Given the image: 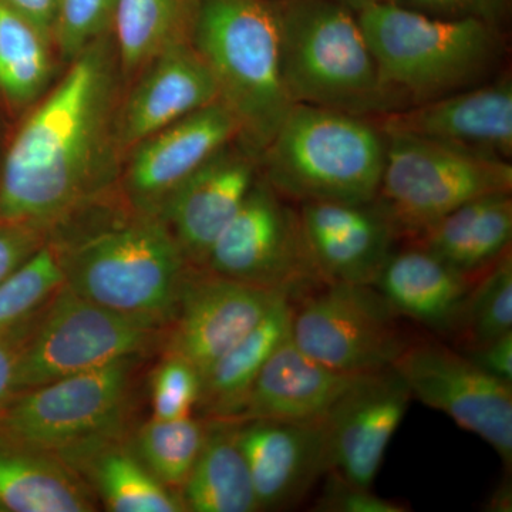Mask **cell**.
Here are the masks:
<instances>
[{
    "label": "cell",
    "instance_id": "f546056e",
    "mask_svg": "<svg viewBox=\"0 0 512 512\" xmlns=\"http://www.w3.org/2000/svg\"><path fill=\"white\" fill-rule=\"evenodd\" d=\"M207 421L151 419L131 441L138 458L160 483L181 494L204 444Z\"/></svg>",
    "mask_w": 512,
    "mask_h": 512
},
{
    "label": "cell",
    "instance_id": "b9f144b4",
    "mask_svg": "<svg viewBox=\"0 0 512 512\" xmlns=\"http://www.w3.org/2000/svg\"><path fill=\"white\" fill-rule=\"evenodd\" d=\"M336 2L342 3V5L353 10V12L359 13L362 12L363 9L375 5L377 2H382V0H336Z\"/></svg>",
    "mask_w": 512,
    "mask_h": 512
},
{
    "label": "cell",
    "instance_id": "7402d4cb",
    "mask_svg": "<svg viewBox=\"0 0 512 512\" xmlns=\"http://www.w3.org/2000/svg\"><path fill=\"white\" fill-rule=\"evenodd\" d=\"M473 284L412 242L393 252L373 286L403 318L456 338Z\"/></svg>",
    "mask_w": 512,
    "mask_h": 512
},
{
    "label": "cell",
    "instance_id": "9a60e30c",
    "mask_svg": "<svg viewBox=\"0 0 512 512\" xmlns=\"http://www.w3.org/2000/svg\"><path fill=\"white\" fill-rule=\"evenodd\" d=\"M386 134H406L488 158L512 156V82L501 76L471 89L384 114Z\"/></svg>",
    "mask_w": 512,
    "mask_h": 512
},
{
    "label": "cell",
    "instance_id": "8992f818",
    "mask_svg": "<svg viewBox=\"0 0 512 512\" xmlns=\"http://www.w3.org/2000/svg\"><path fill=\"white\" fill-rule=\"evenodd\" d=\"M281 69L293 104L382 117L394 106L357 13L336 0H276Z\"/></svg>",
    "mask_w": 512,
    "mask_h": 512
},
{
    "label": "cell",
    "instance_id": "277c9868",
    "mask_svg": "<svg viewBox=\"0 0 512 512\" xmlns=\"http://www.w3.org/2000/svg\"><path fill=\"white\" fill-rule=\"evenodd\" d=\"M237 121V141L259 158L295 104L286 93L276 0H200L191 36Z\"/></svg>",
    "mask_w": 512,
    "mask_h": 512
},
{
    "label": "cell",
    "instance_id": "5bb4252c",
    "mask_svg": "<svg viewBox=\"0 0 512 512\" xmlns=\"http://www.w3.org/2000/svg\"><path fill=\"white\" fill-rule=\"evenodd\" d=\"M412 400L392 367L359 380L323 420L328 471L372 488Z\"/></svg>",
    "mask_w": 512,
    "mask_h": 512
},
{
    "label": "cell",
    "instance_id": "ffe728a7",
    "mask_svg": "<svg viewBox=\"0 0 512 512\" xmlns=\"http://www.w3.org/2000/svg\"><path fill=\"white\" fill-rule=\"evenodd\" d=\"M218 97L207 63L191 42L171 46L146 67L116 121L117 144L136 147Z\"/></svg>",
    "mask_w": 512,
    "mask_h": 512
},
{
    "label": "cell",
    "instance_id": "7bdbcfd3",
    "mask_svg": "<svg viewBox=\"0 0 512 512\" xmlns=\"http://www.w3.org/2000/svg\"><path fill=\"white\" fill-rule=\"evenodd\" d=\"M0 512H6L5 508H3V505L0 504Z\"/></svg>",
    "mask_w": 512,
    "mask_h": 512
},
{
    "label": "cell",
    "instance_id": "836d02e7",
    "mask_svg": "<svg viewBox=\"0 0 512 512\" xmlns=\"http://www.w3.org/2000/svg\"><path fill=\"white\" fill-rule=\"evenodd\" d=\"M201 376L180 357L165 355L151 383L154 419L174 420L191 416L200 400Z\"/></svg>",
    "mask_w": 512,
    "mask_h": 512
},
{
    "label": "cell",
    "instance_id": "d6986e66",
    "mask_svg": "<svg viewBox=\"0 0 512 512\" xmlns=\"http://www.w3.org/2000/svg\"><path fill=\"white\" fill-rule=\"evenodd\" d=\"M235 434L247 461L259 511L299 503L328 473L323 421L242 420L237 421Z\"/></svg>",
    "mask_w": 512,
    "mask_h": 512
},
{
    "label": "cell",
    "instance_id": "e575fe53",
    "mask_svg": "<svg viewBox=\"0 0 512 512\" xmlns=\"http://www.w3.org/2000/svg\"><path fill=\"white\" fill-rule=\"evenodd\" d=\"M322 494L313 510L320 512H406L403 504L384 500L370 488L359 487L339 476L335 471L325 474Z\"/></svg>",
    "mask_w": 512,
    "mask_h": 512
},
{
    "label": "cell",
    "instance_id": "d590c367",
    "mask_svg": "<svg viewBox=\"0 0 512 512\" xmlns=\"http://www.w3.org/2000/svg\"><path fill=\"white\" fill-rule=\"evenodd\" d=\"M431 18L477 19L500 28L507 0H384Z\"/></svg>",
    "mask_w": 512,
    "mask_h": 512
},
{
    "label": "cell",
    "instance_id": "7a4b0ae2",
    "mask_svg": "<svg viewBox=\"0 0 512 512\" xmlns=\"http://www.w3.org/2000/svg\"><path fill=\"white\" fill-rule=\"evenodd\" d=\"M394 111L495 79L505 55L500 28L439 19L377 2L357 13Z\"/></svg>",
    "mask_w": 512,
    "mask_h": 512
},
{
    "label": "cell",
    "instance_id": "60d3db41",
    "mask_svg": "<svg viewBox=\"0 0 512 512\" xmlns=\"http://www.w3.org/2000/svg\"><path fill=\"white\" fill-rule=\"evenodd\" d=\"M510 500V487L507 488V485H504L495 493L493 501H491V507H493V511H507V507H510Z\"/></svg>",
    "mask_w": 512,
    "mask_h": 512
},
{
    "label": "cell",
    "instance_id": "ab89813d",
    "mask_svg": "<svg viewBox=\"0 0 512 512\" xmlns=\"http://www.w3.org/2000/svg\"><path fill=\"white\" fill-rule=\"evenodd\" d=\"M53 42L57 3L59 0H6Z\"/></svg>",
    "mask_w": 512,
    "mask_h": 512
},
{
    "label": "cell",
    "instance_id": "484cf974",
    "mask_svg": "<svg viewBox=\"0 0 512 512\" xmlns=\"http://www.w3.org/2000/svg\"><path fill=\"white\" fill-rule=\"evenodd\" d=\"M0 504L6 512L96 511L92 488L59 458L3 446Z\"/></svg>",
    "mask_w": 512,
    "mask_h": 512
},
{
    "label": "cell",
    "instance_id": "4316f807",
    "mask_svg": "<svg viewBox=\"0 0 512 512\" xmlns=\"http://www.w3.org/2000/svg\"><path fill=\"white\" fill-rule=\"evenodd\" d=\"M205 421L200 456L181 488L187 511H259L247 461L237 443V420Z\"/></svg>",
    "mask_w": 512,
    "mask_h": 512
},
{
    "label": "cell",
    "instance_id": "603a6c76",
    "mask_svg": "<svg viewBox=\"0 0 512 512\" xmlns=\"http://www.w3.org/2000/svg\"><path fill=\"white\" fill-rule=\"evenodd\" d=\"M511 239V192H494L461 205L412 242L474 282L511 251Z\"/></svg>",
    "mask_w": 512,
    "mask_h": 512
},
{
    "label": "cell",
    "instance_id": "4dcf8cb0",
    "mask_svg": "<svg viewBox=\"0 0 512 512\" xmlns=\"http://www.w3.org/2000/svg\"><path fill=\"white\" fill-rule=\"evenodd\" d=\"M512 332V255L501 256L474 281L456 339L471 349Z\"/></svg>",
    "mask_w": 512,
    "mask_h": 512
},
{
    "label": "cell",
    "instance_id": "3957f363",
    "mask_svg": "<svg viewBox=\"0 0 512 512\" xmlns=\"http://www.w3.org/2000/svg\"><path fill=\"white\" fill-rule=\"evenodd\" d=\"M56 247L64 285L80 298L148 328H170L191 266L160 215L137 211Z\"/></svg>",
    "mask_w": 512,
    "mask_h": 512
},
{
    "label": "cell",
    "instance_id": "44dd1931",
    "mask_svg": "<svg viewBox=\"0 0 512 512\" xmlns=\"http://www.w3.org/2000/svg\"><path fill=\"white\" fill-rule=\"evenodd\" d=\"M365 376L322 365L303 353L291 335L272 353L256 377L238 421L322 423L336 403Z\"/></svg>",
    "mask_w": 512,
    "mask_h": 512
},
{
    "label": "cell",
    "instance_id": "52a82bcc",
    "mask_svg": "<svg viewBox=\"0 0 512 512\" xmlns=\"http://www.w3.org/2000/svg\"><path fill=\"white\" fill-rule=\"evenodd\" d=\"M141 356L19 393L0 409V446L59 458L124 436L133 376Z\"/></svg>",
    "mask_w": 512,
    "mask_h": 512
},
{
    "label": "cell",
    "instance_id": "74e56055",
    "mask_svg": "<svg viewBox=\"0 0 512 512\" xmlns=\"http://www.w3.org/2000/svg\"><path fill=\"white\" fill-rule=\"evenodd\" d=\"M47 235L36 225L0 220V284L46 244Z\"/></svg>",
    "mask_w": 512,
    "mask_h": 512
},
{
    "label": "cell",
    "instance_id": "cb8c5ba5",
    "mask_svg": "<svg viewBox=\"0 0 512 512\" xmlns=\"http://www.w3.org/2000/svg\"><path fill=\"white\" fill-rule=\"evenodd\" d=\"M292 312V296L282 295L258 325L202 376L197 407L207 419H241L256 377L272 353L292 335Z\"/></svg>",
    "mask_w": 512,
    "mask_h": 512
},
{
    "label": "cell",
    "instance_id": "83f0119b",
    "mask_svg": "<svg viewBox=\"0 0 512 512\" xmlns=\"http://www.w3.org/2000/svg\"><path fill=\"white\" fill-rule=\"evenodd\" d=\"M200 0H117L113 26L126 74L146 69L171 46L191 42Z\"/></svg>",
    "mask_w": 512,
    "mask_h": 512
},
{
    "label": "cell",
    "instance_id": "ac0fdd59",
    "mask_svg": "<svg viewBox=\"0 0 512 512\" xmlns=\"http://www.w3.org/2000/svg\"><path fill=\"white\" fill-rule=\"evenodd\" d=\"M258 175V158L232 141L165 201L160 217L192 268L207 264L212 245L237 215Z\"/></svg>",
    "mask_w": 512,
    "mask_h": 512
},
{
    "label": "cell",
    "instance_id": "f1b7e54d",
    "mask_svg": "<svg viewBox=\"0 0 512 512\" xmlns=\"http://www.w3.org/2000/svg\"><path fill=\"white\" fill-rule=\"evenodd\" d=\"M52 40L6 0H0V92L28 104L45 92L52 74Z\"/></svg>",
    "mask_w": 512,
    "mask_h": 512
},
{
    "label": "cell",
    "instance_id": "ba28073f",
    "mask_svg": "<svg viewBox=\"0 0 512 512\" xmlns=\"http://www.w3.org/2000/svg\"><path fill=\"white\" fill-rule=\"evenodd\" d=\"M386 136V161L376 201L402 239L414 241L468 201L512 190L511 161L406 134Z\"/></svg>",
    "mask_w": 512,
    "mask_h": 512
},
{
    "label": "cell",
    "instance_id": "9c48e42d",
    "mask_svg": "<svg viewBox=\"0 0 512 512\" xmlns=\"http://www.w3.org/2000/svg\"><path fill=\"white\" fill-rule=\"evenodd\" d=\"M292 303L293 342L338 372L370 375L390 369L413 340L373 285L323 282Z\"/></svg>",
    "mask_w": 512,
    "mask_h": 512
},
{
    "label": "cell",
    "instance_id": "6da1fadb",
    "mask_svg": "<svg viewBox=\"0 0 512 512\" xmlns=\"http://www.w3.org/2000/svg\"><path fill=\"white\" fill-rule=\"evenodd\" d=\"M116 62L106 37L74 57L20 128L0 177V220L49 232L107 183Z\"/></svg>",
    "mask_w": 512,
    "mask_h": 512
},
{
    "label": "cell",
    "instance_id": "8fae6325",
    "mask_svg": "<svg viewBox=\"0 0 512 512\" xmlns=\"http://www.w3.org/2000/svg\"><path fill=\"white\" fill-rule=\"evenodd\" d=\"M204 268L244 284L289 293L292 298L323 284L299 210L261 174L212 245Z\"/></svg>",
    "mask_w": 512,
    "mask_h": 512
},
{
    "label": "cell",
    "instance_id": "8d00e7d4",
    "mask_svg": "<svg viewBox=\"0 0 512 512\" xmlns=\"http://www.w3.org/2000/svg\"><path fill=\"white\" fill-rule=\"evenodd\" d=\"M43 308L45 305L28 318L0 330V409L18 396L16 377L20 359L35 332Z\"/></svg>",
    "mask_w": 512,
    "mask_h": 512
},
{
    "label": "cell",
    "instance_id": "7c38bea8",
    "mask_svg": "<svg viewBox=\"0 0 512 512\" xmlns=\"http://www.w3.org/2000/svg\"><path fill=\"white\" fill-rule=\"evenodd\" d=\"M392 369L407 384L413 399L487 441L511 470V383L488 375L461 350L439 340L413 339Z\"/></svg>",
    "mask_w": 512,
    "mask_h": 512
},
{
    "label": "cell",
    "instance_id": "e0dca14e",
    "mask_svg": "<svg viewBox=\"0 0 512 512\" xmlns=\"http://www.w3.org/2000/svg\"><path fill=\"white\" fill-rule=\"evenodd\" d=\"M303 232L323 282L373 285L400 241L379 202H303Z\"/></svg>",
    "mask_w": 512,
    "mask_h": 512
},
{
    "label": "cell",
    "instance_id": "d6a6232c",
    "mask_svg": "<svg viewBox=\"0 0 512 512\" xmlns=\"http://www.w3.org/2000/svg\"><path fill=\"white\" fill-rule=\"evenodd\" d=\"M117 0H59L53 42L72 60L113 26Z\"/></svg>",
    "mask_w": 512,
    "mask_h": 512
},
{
    "label": "cell",
    "instance_id": "5b68a950",
    "mask_svg": "<svg viewBox=\"0 0 512 512\" xmlns=\"http://www.w3.org/2000/svg\"><path fill=\"white\" fill-rule=\"evenodd\" d=\"M386 148L372 117L295 104L259 156V174L298 204H366L379 195Z\"/></svg>",
    "mask_w": 512,
    "mask_h": 512
},
{
    "label": "cell",
    "instance_id": "f35d334b",
    "mask_svg": "<svg viewBox=\"0 0 512 512\" xmlns=\"http://www.w3.org/2000/svg\"><path fill=\"white\" fill-rule=\"evenodd\" d=\"M463 355L488 375L512 384V332L477 348L464 349Z\"/></svg>",
    "mask_w": 512,
    "mask_h": 512
},
{
    "label": "cell",
    "instance_id": "30bf717a",
    "mask_svg": "<svg viewBox=\"0 0 512 512\" xmlns=\"http://www.w3.org/2000/svg\"><path fill=\"white\" fill-rule=\"evenodd\" d=\"M163 330L148 328L80 298L63 284L46 303L20 359L18 394L64 377L143 356Z\"/></svg>",
    "mask_w": 512,
    "mask_h": 512
},
{
    "label": "cell",
    "instance_id": "d4e9b609",
    "mask_svg": "<svg viewBox=\"0 0 512 512\" xmlns=\"http://www.w3.org/2000/svg\"><path fill=\"white\" fill-rule=\"evenodd\" d=\"M113 512H184L183 497L165 487L123 436L87 448L67 461Z\"/></svg>",
    "mask_w": 512,
    "mask_h": 512
},
{
    "label": "cell",
    "instance_id": "1f68e13d",
    "mask_svg": "<svg viewBox=\"0 0 512 512\" xmlns=\"http://www.w3.org/2000/svg\"><path fill=\"white\" fill-rule=\"evenodd\" d=\"M63 284L59 248L46 241L35 255L0 284V330L39 311Z\"/></svg>",
    "mask_w": 512,
    "mask_h": 512
},
{
    "label": "cell",
    "instance_id": "2e32d148",
    "mask_svg": "<svg viewBox=\"0 0 512 512\" xmlns=\"http://www.w3.org/2000/svg\"><path fill=\"white\" fill-rule=\"evenodd\" d=\"M237 138V121L218 100L141 141L126 177L136 211L160 215L168 197Z\"/></svg>",
    "mask_w": 512,
    "mask_h": 512
},
{
    "label": "cell",
    "instance_id": "4fadbf2b",
    "mask_svg": "<svg viewBox=\"0 0 512 512\" xmlns=\"http://www.w3.org/2000/svg\"><path fill=\"white\" fill-rule=\"evenodd\" d=\"M282 295L289 293L244 284L191 266L177 313L168 328L165 355L190 363L202 380Z\"/></svg>",
    "mask_w": 512,
    "mask_h": 512
}]
</instances>
